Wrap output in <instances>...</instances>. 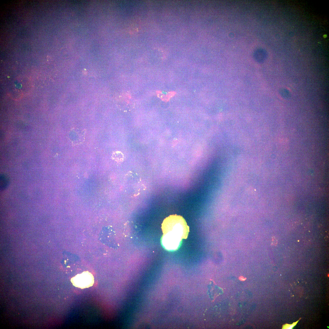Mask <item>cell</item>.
Here are the masks:
<instances>
[{"label":"cell","mask_w":329,"mask_h":329,"mask_svg":"<svg viewBox=\"0 0 329 329\" xmlns=\"http://www.w3.org/2000/svg\"><path fill=\"white\" fill-rule=\"evenodd\" d=\"M164 234L171 233L182 239H186L189 232V227L185 219L181 216L171 215L166 218L162 224Z\"/></svg>","instance_id":"1"},{"label":"cell","mask_w":329,"mask_h":329,"mask_svg":"<svg viewBox=\"0 0 329 329\" xmlns=\"http://www.w3.org/2000/svg\"><path fill=\"white\" fill-rule=\"evenodd\" d=\"M112 158L118 162H121L123 160L124 155L121 151H115L112 154Z\"/></svg>","instance_id":"5"},{"label":"cell","mask_w":329,"mask_h":329,"mask_svg":"<svg viewBox=\"0 0 329 329\" xmlns=\"http://www.w3.org/2000/svg\"><path fill=\"white\" fill-rule=\"evenodd\" d=\"M9 183V178L7 176L4 175L0 176V186L1 190L5 189L8 186Z\"/></svg>","instance_id":"4"},{"label":"cell","mask_w":329,"mask_h":329,"mask_svg":"<svg viewBox=\"0 0 329 329\" xmlns=\"http://www.w3.org/2000/svg\"><path fill=\"white\" fill-rule=\"evenodd\" d=\"M71 281L75 286L84 288L92 286L94 282V278L91 273L86 271L73 277Z\"/></svg>","instance_id":"2"},{"label":"cell","mask_w":329,"mask_h":329,"mask_svg":"<svg viewBox=\"0 0 329 329\" xmlns=\"http://www.w3.org/2000/svg\"><path fill=\"white\" fill-rule=\"evenodd\" d=\"M279 93L281 96L285 99H289L291 96L289 91L287 89H282L280 90Z\"/></svg>","instance_id":"6"},{"label":"cell","mask_w":329,"mask_h":329,"mask_svg":"<svg viewBox=\"0 0 329 329\" xmlns=\"http://www.w3.org/2000/svg\"><path fill=\"white\" fill-rule=\"evenodd\" d=\"M182 239L170 232L164 234L161 239V243L164 248L169 251H174L180 247Z\"/></svg>","instance_id":"3"}]
</instances>
